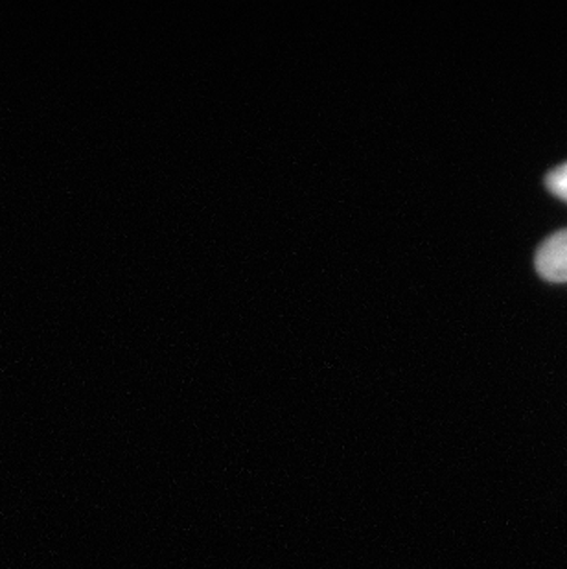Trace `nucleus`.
I'll return each instance as SVG.
<instances>
[{"mask_svg":"<svg viewBox=\"0 0 567 569\" xmlns=\"http://www.w3.org/2000/svg\"><path fill=\"white\" fill-rule=\"evenodd\" d=\"M536 269L546 280L567 282V229L541 243L536 253Z\"/></svg>","mask_w":567,"mask_h":569,"instance_id":"f257e3e1","label":"nucleus"},{"mask_svg":"<svg viewBox=\"0 0 567 569\" xmlns=\"http://www.w3.org/2000/svg\"><path fill=\"white\" fill-rule=\"evenodd\" d=\"M546 183L555 196L567 201V162L563 167L555 168L547 176Z\"/></svg>","mask_w":567,"mask_h":569,"instance_id":"f03ea898","label":"nucleus"}]
</instances>
